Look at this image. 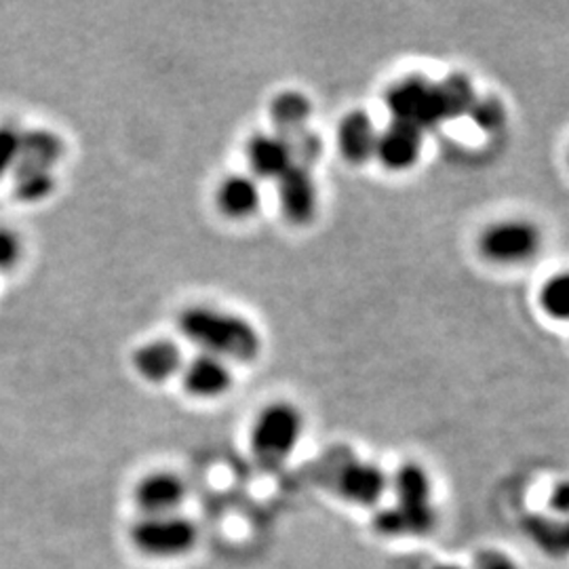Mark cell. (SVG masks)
Returning <instances> with one entry per match:
<instances>
[{"label":"cell","mask_w":569,"mask_h":569,"mask_svg":"<svg viewBox=\"0 0 569 569\" xmlns=\"http://www.w3.org/2000/svg\"><path fill=\"white\" fill-rule=\"evenodd\" d=\"M395 507L376 517V528L385 536H422L435 526V510L430 502V479L418 465L399 468L395 479Z\"/></svg>","instance_id":"obj_2"},{"label":"cell","mask_w":569,"mask_h":569,"mask_svg":"<svg viewBox=\"0 0 569 569\" xmlns=\"http://www.w3.org/2000/svg\"><path fill=\"white\" fill-rule=\"evenodd\" d=\"M437 569H460V568H456V566H441V568H437Z\"/></svg>","instance_id":"obj_27"},{"label":"cell","mask_w":569,"mask_h":569,"mask_svg":"<svg viewBox=\"0 0 569 569\" xmlns=\"http://www.w3.org/2000/svg\"><path fill=\"white\" fill-rule=\"evenodd\" d=\"M63 152H66V146L58 133L49 129L21 131L18 164L53 171V167L63 159Z\"/></svg>","instance_id":"obj_16"},{"label":"cell","mask_w":569,"mask_h":569,"mask_svg":"<svg viewBox=\"0 0 569 569\" xmlns=\"http://www.w3.org/2000/svg\"><path fill=\"white\" fill-rule=\"evenodd\" d=\"M56 188L53 171L28 167V164H16L13 169V190L16 197L23 203H41Z\"/></svg>","instance_id":"obj_19"},{"label":"cell","mask_w":569,"mask_h":569,"mask_svg":"<svg viewBox=\"0 0 569 569\" xmlns=\"http://www.w3.org/2000/svg\"><path fill=\"white\" fill-rule=\"evenodd\" d=\"M385 472L369 462H357L348 458L338 470V491L352 505L373 507L387 491Z\"/></svg>","instance_id":"obj_11"},{"label":"cell","mask_w":569,"mask_h":569,"mask_svg":"<svg viewBox=\"0 0 569 569\" xmlns=\"http://www.w3.org/2000/svg\"><path fill=\"white\" fill-rule=\"evenodd\" d=\"M305 430L302 413L289 403L266 407L251 428V448L266 467H279L298 448Z\"/></svg>","instance_id":"obj_4"},{"label":"cell","mask_w":569,"mask_h":569,"mask_svg":"<svg viewBox=\"0 0 569 569\" xmlns=\"http://www.w3.org/2000/svg\"><path fill=\"white\" fill-rule=\"evenodd\" d=\"M475 569H519L507 555L496 552V550H486L477 557Z\"/></svg>","instance_id":"obj_26"},{"label":"cell","mask_w":569,"mask_h":569,"mask_svg":"<svg viewBox=\"0 0 569 569\" xmlns=\"http://www.w3.org/2000/svg\"><path fill=\"white\" fill-rule=\"evenodd\" d=\"M21 260V241L9 228H0V272L16 268Z\"/></svg>","instance_id":"obj_24"},{"label":"cell","mask_w":569,"mask_h":569,"mask_svg":"<svg viewBox=\"0 0 569 569\" xmlns=\"http://www.w3.org/2000/svg\"><path fill=\"white\" fill-rule=\"evenodd\" d=\"M188 488L182 477L171 470H154L142 477L133 489V500L143 517L180 512Z\"/></svg>","instance_id":"obj_8"},{"label":"cell","mask_w":569,"mask_h":569,"mask_svg":"<svg viewBox=\"0 0 569 569\" xmlns=\"http://www.w3.org/2000/svg\"><path fill=\"white\" fill-rule=\"evenodd\" d=\"M542 244L538 226L526 220H509L489 226L479 247L481 253L493 264H523L531 260Z\"/></svg>","instance_id":"obj_5"},{"label":"cell","mask_w":569,"mask_h":569,"mask_svg":"<svg viewBox=\"0 0 569 569\" xmlns=\"http://www.w3.org/2000/svg\"><path fill=\"white\" fill-rule=\"evenodd\" d=\"M183 388L197 399H218L232 387V371L224 359L204 355L183 363Z\"/></svg>","instance_id":"obj_10"},{"label":"cell","mask_w":569,"mask_h":569,"mask_svg":"<svg viewBox=\"0 0 569 569\" xmlns=\"http://www.w3.org/2000/svg\"><path fill=\"white\" fill-rule=\"evenodd\" d=\"M422 129L409 122L392 121L378 133L376 157L392 171H406L422 154Z\"/></svg>","instance_id":"obj_9"},{"label":"cell","mask_w":569,"mask_h":569,"mask_svg":"<svg viewBox=\"0 0 569 569\" xmlns=\"http://www.w3.org/2000/svg\"><path fill=\"white\" fill-rule=\"evenodd\" d=\"M216 201H218V209L224 213L226 218L234 222H243L258 213L262 203V192L251 176H230L220 183L216 192Z\"/></svg>","instance_id":"obj_13"},{"label":"cell","mask_w":569,"mask_h":569,"mask_svg":"<svg viewBox=\"0 0 569 569\" xmlns=\"http://www.w3.org/2000/svg\"><path fill=\"white\" fill-rule=\"evenodd\" d=\"M310 117L312 103L298 91H284L270 103V119L274 124V133L281 138L308 129Z\"/></svg>","instance_id":"obj_17"},{"label":"cell","mask_w":569,"mask_h":569,"mask_svg":"<svg viewBox=\"0 0 569 569\" xmlns=\"http://www.w3.org/2000/svg\"><path fill=\"white\" fill-rule=\"evenodd\" d=\"M133 367L146 382L161 385L182 373V348L171 340H152L136 350Z\"/></svg>","instance_id":"obj_12"},{"label":"cell","mask_w":569,"mask_h":569,"mask_svg":"<svg viewBox=\"0 0 569 569\" xmlns=\"http://www.w3.org/2000/svg\"><path fill=\"white\" fill-rule=\"evenodd\" d=\"M178 327L192 345L203 348L204 355H213L224 361L249 363L262 348L256 327L243 317L220 308H186L178 319Z\"/></svg>","instance_id":"obj_1"},{"label":"cell","mask_w":569,"mask_h":569,"mask_svg":"<svg viewBox=\"0 0 569 569\" xmlns=\"http://www.w3.org/2000/svg\"><path fill=\"white\" fill-rule=\"evenodd\" d=\"M540 306L552 319L569 321V272H561L545 283Z\"/></svg>","instance_id":"obj_21"},{"label":"cell","mask_w":569,"mask_h":569,"mask_svg":"<svg viewBox=\"0 0 569 569\" xmlns=\"http://www.w3.org/2000/svg\"><path fill=\"white\" fill-rule=\"evenodd\" d=\"M277 194L284 218L296 226L310 224L317 216L319 192L310 169L291 164L277 180Z\"/></svg>","instance_id":"obj_7"},{"label":"cell","mask_w":569,"mask_h":569,"mask_svg":"<svg viewBox=\"0 0 569 569\" xmlns=\"http://www.w3.org/2000/svg\"><path fill=\"white\" fill-rule=\"evenodd\" d=\"M247 161L258 178L274 182L291 167L287 142L277 133L253 136L247 142Z\"/></svg>","instance_id":"obj_14"},{"label":"cell","mask_w":569,"mask_h":569,"mask_svg":"<svg viewBox=\"0 0 569 569\" xmlns=\"http://www.w3.org/2000/svg\"><path fill=\"white\" fill-rule=\"evenodd\" d=\"M283 140L289 148L291 164H296V167L312 171L315 164L319 163V159L323 157V142L315 131H310V127L305 131L293 133V136H287Z\"/></svg>","instance_id":"obj_20"},{"label":"cell","mask_w":569,"mask_h":569,"mask_svg":"<svg viewBox=\"0 0 569 569\" xmlns=\"http://www.w3.org/2000/svg\"><path fill=\"white\" fill-rule=\"evenodd\" d=\"M549 507L552 515L569 521V481H563V483H559L557 488L552 489Z\"/></svg>","instance_id":"obj_25"},{"label":"cell","mask_w":569,"mask_h":569,"mask_svg":"<svg viewBox=\"0 0 569 569\" xmlns=\"http://www.w3.org/2000/svg\"><path fill=\"white\" fill-rule=\"evenodd\" d=\"M468 117L479 129L491 133V131H498V129L505 127L507 108L498 98H481V100H475Z\"/></svg>","instance_id":"obj_22"},{"label":"cell","mask_w":569,"mask_h":569,"mask_svg":"<svg viewBox=\"0 0 569 569\" xmlns=\"http://www.w3.org/2000/svg\"><path fill=\"white\" fill-rule=\"evenodd\" d=\"M435 100H437L441 121H453L470 112L477 96L468 77L451 74L446 81L435 84Z\"/></svg>","instance_id":"obj_18"},{"label":"cell","mask_w":569,"mask_h":569,"mask_svg":"<svg viewBox=\"0 0 569 569\" xmlns=\"http://www.w3.org/2000/svg\"><path fill=\"white\" fill-rule=\"evenodd\" d=\"M338 146L350 163H366L376 157L378 131L366 112L346 114L338 129Z\"/></svg>","instance_id":"obj_15"},{"label":"cell","mask_w":569,"mask_h":569,"mask_svg":"<svg viewBox=\"0 0 569 569\" xmlns=\"http://www.w3.org/2000/svg\"><path fill=\"white\" fill-rule=\"evenodd\" d=\"M387 103L392 121L409 122L422 131L437 122H443L435 100V84L420 77H409L406 81L397 82L388 91Z\"/></svg>","instance_id":"obj_6"},{"label":"cell","mask_w":569,"mask_h":569,"mask_svg":"<svg viewBox=\"0 0 569 569\" xmlns=\"http://www.w3.org/2000/svg\"><path fill=\"white\" fill-rule=\"evenodd\" d=\"M20 138L13 124H0V178L13 173L18 159H20Z\"/></svg>","instance_id":"obj_23"},{"label":"cell","mask_w":569,"mask_h":569,"mask_svg":"<svg viewBox=\"0 0 569 569\" xmlns=\"http://www.w3.org/2000/svg\"><path fill=\"white\" fill-rule=\"evenodd\" d=\"M131 545L148 559L173 561L197 549L199 528L182 512L142 517L131 528Z\"/></svg>","instance_id":"obj_3"}]
</instances>
